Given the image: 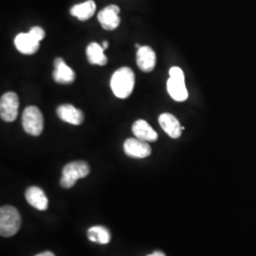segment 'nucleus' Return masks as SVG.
<instances>
[{
	"instance_id": "2",
	"label": "nucleus",
	"mask_w": 256,
	"mask_h": 256,
	"mask_svg": "<svg viewBox=\"0 0 256 256\" xmlns=\"http://www.w3.org/2000/svg\"><path fill=\"white\" fill-rule=\"evenodd\" d=\"M21 226L18 210L12 206H2L0 209V234L4 238L14 236Z\"/></svg>"
},
{
	"instance_id": "24",
	"label": "nucleus",
	"mask_w": 256,
	"mask_h": 256,
	"mask_svg": "<svg viewBox=\"0 0 256 256\" xmlns=\"http://www.w3.org/2000/svg\"><path fill=\"white\" fill-rule=\"evenodd\" d=\"M136 48H140V46L138 44H136Z\"/></svg>"
},
{
	"instance_id": "18",
	"label": "nucleus",
	"mask_w": 256,
	"mask_h": 256,
	"mask_svg": "<svg viewBox=\"0 0 256 256\" xmlns=\"http://www.w3.org/2000/svg\"><path fill=\"white\" fill-rule=\"evenodd\" d=\"M88 238L95 243H99L102 245L110 243L111 236L108 229L104 226H93L88 230Z\"/></svg>"
},
{
	"instance_id": "13",
	"label": "nucleus",
	"mask_w": 256,
	"mask_h": 256,
	"mask_svg": "<svg viewBox=\"0 0 256 256\" xmlns=\"http://www.w3.org/2000/svg\"><path fill=\"white\" fill-rule=\"evenodd\" d=\"M28 203L39 210H46L48 206V200L45 192L36 186L28 187L25 192Z\"/></svg>"
},
{
	"instance_id": "4",
	"label": "nucleus",
	"mask_w": 256,
	"mask_h": 256,
	"mask_svg": "<svg viewBox=\"0 0 256 256\" xmlns=\"http://www.w3.org/2000/svg\"><path fill=\"white\" fill-rule=\"evenodd\" d=\"M22 126L25 132L32 136H39L44 129V118L40 110L30 106L23 111Z\"/></svg>"
},
{
	"instance_id": "15",
	"label": "nucleus",
	"mask_w": 256,
	"mask_h": 256,
	"mask_svg": "<svg viewBox=\"0 0 256 256\" xmlns=\"http://www.w3.org/2000/svg\"><path fill=\"white\" fill-rule=\"evenodd\" d=\"M167 90L174 101L184 102L188 99V90L185 86V80L170 77L167 81Z\"/></svg>"
},
{
	"instance_id": "19",
	"label": "nucleus",
	"mask_w": 256,
	"mask_h": 256,
	"mask_svg": "<svg viewBox=\"0 0 256 256\" xmlns=\"http://www.w3.org/2000/svg\"><path fill=\"white\" fill-rule=\"evenodd\" d=\"M32 36L34 37L36 40H38L39 42L40 41H42L45 36H46V32H45V30L42 28L41 27H34L30 28V30L28 32Z\"/></svg>"
},
{
	"instance_id": "5",
	"label": "nucleus",
	"mask_w": 256,
	"mask_h": 256,
	"mask_svg": "<svg viewBox=\"0 0 256 256\" xmlns=\"http://www.w3.org/2000/svg\"><path fill=\"white\" fill-rule=\"evenodd\" d=\"M18 96L14 92H7L0 100V116L7 122H14L18 115Z\"/></svg>"
},
{
	"instance_id": "12",
	"label": "nucleus",
	"mask_w": 256,
	"mask_h": 256,
	"mask_svg": "<svg viewBox=\"0 0 256 256\" xmlns=\"http://www.w3.org/2000/svg\"><path fill=\"white\" fill-rule=\"evenodd\" d=\"M158 122L160 128L165 131L169 137L178 138L182 136L184 128L180 126V120L170 113H164L160 115Z\"/></svg>"
},
{
	"instance_id": "14",
	"label": "nucleus",
	"mask_w": 256,
	"mask_h": 256,
	"mask_svg": "<svg viewBox=\"0 0 256 256\" xmlns=\"http://www.w3.org/2000/svg\"><path fill=\"white\" fill-rule=\"evenodd\" d=\"M132 132L135 137L147 142H153L158 140V133L144 120H138L132 126Z\"/></svg>"
},
{
	"instance_id": "21",
	"label": "nucleus",
	"mask_w": 256,
	"mask_h": 256,
	"mask_svg": "<svg viewBox=\"0 0 256 256\" xmlns=\"http://www.w3.org/2000/svg\"><path fill=\"white\" fill-rule=\"evenodd\" d=\"M36 256H55L54 252H41L39 254H36Z\"/></svg>"
},
{
	"instance_id": "1",
	"label": "nucleus",
	"mask_w": 256,
	"mask_h": 256,
	"mask_svg": "<svg viewBox=\"0 0 256 256\" xmlns=\"http://www.w3.org/2000/svg\"><path fill=\"white\" fill-rule=\"evenodd\" d=\"M110 86L117 98H128L135 86V74L133 70L128 66L120 68L116 70L111 77Z\"/></svg>"
},
{
	"instance_id": "7",
	"label": "nucleus",
	"mask_w": 256,
	"mask_h": 256,
	"mask_svg": "<svg viewBox=\"0 0 256 256\" xmlns=\"http://www.w3.org/2000/svg\"><path fill=\"white\" fill-rule=\"evenodd\" d=\"M120 7L117 5H110L102 10L98 14V21L102 27L106 30H114L119 27L120 23Z\"/></svg>"
},
{
	"instance_id": "23",
	"label": "nucleus",
	"mask_w": 256,
	"mask_h": 256,
	"mask_svg": "<svg viewBox=\"0 0 256 256\" xmlns=\"http://www.w3.org/2000/svg\"><path fill=\"white\" fill-rule=\"evenodd\" d=\"M102 48H104V50H106L108 48V41H104L102 42Z\"/></svg>"
},
{
	"instance_id": "9",
	"label": "nucleus",
	"mask_w": 256,
	"mask_h": 256,
	"mask_svg": "<svg viewBox=\"0 0 256 256\" xmlns=\"http://www.w3.org/2000/svg\"><path fill=\"white\" fill-rule=\"evenodd\" d=\"M14 46L19 52L23 54H34L39 50L40 42L32 36L30 32H21L14 39Z\"/></svg>"
},
{
	"instance_id": "8",
	"label": "nucleus",
	"mask_w": 256,
	"mask_h": 256,
	"mask_svg": "<svg viewBox=\"0 0 256 256\" xmlns=\"http://www.w3.org/2000/svg\"><path fill=\"white\" fill-rule=\"evenodd\" d=\"M137 64L144 72H151L155 68L156 55L151 46H142L138 48Z\"/></svg>"
},
{
	"instance_id": "16",
	"label": "nucleus",
	"mask_w": 256,
	"mask_h": 256,
	"mask_svg": "<svg viewBox=\"0 0 256 256\" xmlns=\"http://www.w3.org/2000/svg\"><path fill=\"white\" fill-rule=\"evenodd\" d=\"M96 10V4L93 0H86L81 4L74 5L70 9V14L80 21H86L92 18Z\"/></svg>"
},
{
	"instance_id": "22",
	"label": "nucleus",
	"mask_w": 256,
	"mask_h": 256,
	"mask_svg": "<svg viewBox=\"0 0 256 256\" xmlns=\"http://www.w3.org/2000/svg\"><path fill=\"white\" fill-rule=\"evenodd\" d=\"M147 256H165L164 254L162 252H160V250H156L152 254H149Z\"/></svg>"
},
{
	"instance_id": "20",
	"label": "nucleus",
	"mask_w": 256,
	"mask_h": 256,
	"mask_svg": "<svg viewBox=\"0 0 256 256\" xmlns=\"http://www.w3.org/2000/svg\"><path fill=\"white\" fill-rule=\"evenodd\" d=\"M169 75L171 78L174 79H178V80H185L184 74H183L182 70L178 66H173L170 68L169 70Z\"/></svg>"
},
{
	"instance_id": "3",
	"label": "nucleus",
	"mask_w": 256,
	"mask_h": 256,
	"mask_svg": "<svg viewBox=\"0 0 256 256\" xmlns=\"http://www.w3.org/2000/svg\"><path fill=\"white\" fill-rule=\"evenodd\" d=\"M90 166L84 162H72L64 165L62 171L60 185L66 188H72L78 180L84 178L90 174Z\"/></svg>"
},
{
	"instance_id": "6",
	"label": "nucleus",
	"mask_w": 256,
	"mask_h": 256,
	"mask_svg": "<svg viewBox=\"0 0 256 256\" xmlns=\"http://www.w3.org/2000/svg\"><path fill=\"white\" fill-rule=\"evenodd\" d=\"M124 153L134 158H146L151 155V146L149 144L140 138H128L124 144Z\"/></svg>"
},
{
	"instance_id": "10",
	"label": "nucleus",
	"mask_w": 256,
	"mask_h": 256,
	"mask_svg": "<svg viewBox=\"0 0 256 256\" xmlns=\"http://www.w3.org/2000/svg\"><path fill=\"white\" fill-rule=\"evenodd\" d=\"M52 77L55 82L58 84H68L74 82L75 72L68 64H66L61 57H57L54 60V70Z\"/></svg>"
},
{
	"instance_id": "17",
	"label": "nucleus",
	"mask_w": 256,
	"mask_h": 256,
	"mask_svg": "<svg viewBox=\"0 0 256 256\" xmlns=\"http://www.w3.org/2000/svg\"><path fill=\"white\" fill-rule=\"evenodd\" d=\"M104 48L96 42H92L86 48L88 60L92 64L104 66L108 63V57L104 54Z\"/></svg>"
},
{
	"instance_id": "11",
	"label": "nucleus",
	"mask_w": 256,
	"mask_h": 256,
	"mask_svg": "<svg viewBox=\"0 0 256 256\" xmlns=\"http://www.w3.org/2000/svg\"><path fill=\"white\" fill-rule=\"evenodd\" d=\"M56 114L62 120L74 126H80L84 119L82 110L76 108L72 104H62L58 106Z\"/></svg>"
}]
</instances>
